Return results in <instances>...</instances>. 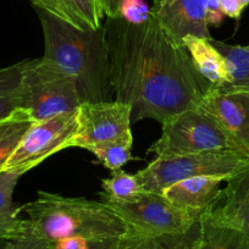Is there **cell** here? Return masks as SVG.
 <instances>
[{
  "mask_svg": "<svg viewBox=\"0 0 249 249\" xmlns=\"http://www.w3.org/2000/svg\"><path fill=\"white\" fill-rule=\"evenodd\" d=\"M105 26L115 100L130 105L132 121L166 124L197 107L212 88L186 48L171 39L152 15L141 25L116 18H107Z\"/></svg>",
  "mask_w": 249,
  "mask_h": 249,
  "instance_id": "1",
  "label": "cell"
},
{
  "mask_svg": "<svg viewBox=\"0 0 249 249\" xmlns=\"http://www.w3.org/2000/svg\"><path fill=\"white\" fill-rule=\"evenodd\" d=\"M36 10L44 35V57L72 78L81 103L111 102L107 26L78 30L42 9Z\"/></svg>",
  "mask_w": 249,
  "mask_h": 249,
  "instance_id": "2",
  "label": "cell"
},
{
  "mask_svg": "<svg viewBox=\"0 0 249 249\" xmlns=\"http://www.w3.org/2000/svg\"><path fill=\"white\" fill-rule=\"evenodd\" d=\"M21 210L28 231L49 242L69 238H126L140 234L107 203L38 192Z\"/></svg>",
  "mask_w": 249,
  "mask_h": 249,
  "instance_id": "3",
  "label": "cell"
},
{
  "mask_svg": "<svg viewBox=\"0 0 249 249\" xmlns=\"http://www.w3.org/2000/svg\"><path fill=\"white\" fill-rule=\"evenodd\" d=\"M157 157L203 154V153H248L210 114L200 107L184 110L162 124L161 136L149 148Z\"/></svg>",
  "mask_w": 249,
  "mask_h": 249,
  "instance_id": "4",
  "label": "cell"
},
{
  "mask_svg": "<svg viewBox=\"0 0 249 249\" xmlns=\"http://www.w3.org/2000/svg\"><path fill=\"white\" fill-rule=\"evenodd\" d=\"M82 104L75 82L50 60H25L20 88V107L35 122L76 111Z\"/></svg>",
  "mask_w": 249,
  "mask_h": 249,
  "instance_id": "5",
  "label": "cell"
},
{
  "mask_svg": "<svg viewBox=\"0 0 249 249\" xmlns=\"http://www.w3.org/2000/svg\"><path fill=\"white\" fill-rule=\"evenodd\" d=\"M248 162L249 157L236 153L157 157V159L136 175L143 191L162 195L169 186L191 177L221 176L229 178Z\"/></svg>",
  "mask_w": 249,
  "mask_h": 249,
  "instance_id": "6",
  "label": "cell"
},
{
  "mask_svg": "<svg viewBox=\"0 0 249 249\" xmlns=\"http://www.w3.org/2000/svg\"><path fill=\"white\" fill-rule=\"evenodd\" d=\"M100 198L136 232L144 236L182 233L202 216L181 209L161 193L143 191L138 197L127 202Z\"/></svg>",
  "mask_w": 249,
  "mask_h": 249,
  "instance_id": "7",
  "label": "cell"
},
{
  "mask_svg": "<svg viewBox=\"0 0 249 249\" xmlns=\"http://www.w3.org/2000/svg\"><path fill=\"white\" fill-rule=\"evenodd\" d=\"M77 127V110L44 121L33 122L4 170L30 171L55 153L70 148Z\"/></svg>",
  "mask_w": 249,
  "mask_h": 249,
  "instance_id": "8",
  "label": "cell"
},
{
  "mask_svg": "<svg viewBox=\"0 0 249 249\" xmlns=\"http://www.w3.org/2000/svg\"><path fill=\"white\" fill-rule=\"evenodd\" d=\"M77 121L71 147L86 149L100 143L132 138L131 107L116 100L82 103L77 109Z\"/></svg>",
  "mask_w": 249,
  "mask_h": 249,
  "instance_id": "9",
  "label": "cell"
},
{
  "mask_svg": "<svg viewBox=\"0 0 249 249\" xmlns=\"http://www.w3.org/2000/svg\"><path fill=\"white\" fill-rule=\"evenodd\" d=\"M198 107L212 115L249 154V89L212 86Z\"/></svg>",
  "mask_w": 249,
  "mask_h": 249,
  "instance_id": "10",
  "label": "cell"
},
{
  "mask_svg": "<svg viewBox=\"0 0 249 249\" xmlns=\"http://www.w3.org/2000/svg\"><path fill=\"white\" fill-rule=\"evenodd\" d=\"M207 3L208 0H154L150 15L178 44L188 36L210 39L205 20Z\"/></svg>",
  "mask_w": 249,
  "mask_h": 249,
  "instance_id": "11",
  "label": "cell"
},
{
  "mask_svg": "<svg viewBox=\"0 0 249 249\" xmlns=\"http://www.w3.org/2000/svg\"><path fill=\"white\" fill-rule=\"evenodd\" d=\"M220 197L204 212L214 221L239 230L249 237V162L226 179Z\"/></svg>",
  "mask_w": 249,
  "mask_h": 249,
  "instance_id": "12",
  "label": "cell"
},
{
  "mask_svg": "<svg viewBox=\"0 0 249 249\" xmlns=\"http://www.w3.org/2000/svg\"><path fill=\"white\" fill-rule=\"evenodd\" d=\"M226 179L221 176L191 177L169 186L162 195L181 209L202 215L220 197V184Z\"/></svg>",
  "mask_w": 249,
  "mask_h": 249,
  "instance_id": "13",
  "label": "cell"
},
{
  "mask_svg": "<svg viewBox=\"0 0 249 249\" xmlns=\"http://www.w3.org/2000/svg\"><path fill=\"white\" fill-rule=\"evenodd\" d=\"M36 9H42L78 30H97L102 26L103 14L97 0H31Z\"/></svg>",
  "mask_w": 249,
  "mask_h": 249,
  "instance_id": "14",
  "label": "cell"
},
{
  "mask_svg": "<svg viewBox=\"0 0 249 249\" xmlns=\"http://www.w3.org/2000/svg\"><path fill=\"white\" fill-rule=\"evenodd\" d=\"M25 170L11 169L0 171V238L15 239L28 231L26 219L18 216L21 208L16 207L13 196L15 187Z\"/></svg>",
  "mask_w": 249,
  "mask_h": 249,
  "instance_id": "15",
  "label": "cell"
},
{
  "mask_svg": "<svg viewBox=\"0 0 249 249\" xmlns=\"http://www.w3.org/2000/svg\"><path fill=\"white\" fill-rule=\"evenodd\" d=\"M182 44L190 54L196 70L213 86L222 87L229 83L226 62L210 39L188 36Z\"/></svg>",
  "mask_w": 249,
  "mask_h": 249,
  "instance_id": "16",
  "label": "cell"
},
{
  "mask_svg": "<svg viewBox=\"0 0 249 249\" xmlns=\"http://www.w3.org/2000/svg\"><path fill=\"white\" fill-rule=\"evenodd\" d=\"M202 237V221L198 219L191 229L182 233H166L158 236L133 234L128 237L133 249H199Z\"/></svg>",
  "mask_w": 249,
  "mask_h": 249,
  "instance_id": "17",
  "label": "cell"
},
{
  "mask_svg": "<svg viewBox=\"0 0 249 249\" xmlns=\"http://www.w3.org/2000/svg\"><path fill=\"white\" fill-rule=\"evenodd\" d=\"M200 221L199 249H249V237L239 230L214 221L205 213L200 216Z\"/></svg>",
  "mask_w": 249,
  "mask_h": 249,
  "instance_id": "18",
  "label": "cell"
},
{
  "mask_svg": "<svg viewBox=\"0 0 249 249\" xmlns=\"http://www.w3.org/2000/svg\"><path fill=\"white\" fill-rule=\"evenodd\" d=\"M33 122L27 110L22 107L16 109L10 116L0 121V171H3Z\"/></svg>",
  "mask_w": 249,
  "mask_h": 249,
  "instance_id": "19",
  "label": "cell"
},
{
  "mask_svg": "<svg viewBox=\"0 0 249 249\" xmlns=\"http://www.w3.org/2000/svg\"><path fill=\"white\" fill-rule=\"evenodd\" d=\"M212 44L220 52L226 62L229 83L222 88L249 89V45H231L210 38Z\"/></svg>",
  "mask_w": 249,
  "mask_h": 249,
  "instance_id": "20",
  "label": "cell"
},
{
  "mask_svg": "<svg viewBox=\"0 0 249 249\" xmlns=\"http://www.w3.org/2000/svg\"><path fill=\"white\" fill-rule=\"evenodd\" d=\"M23 62L0 68V121L20 107Z\"/></svg>",
  "mask_w": 249,
  "mask_h": 249,
  "instance_id": "21",
  "label": "cell"
},
{
  "mask_svg": "<svg viewBox=\"0 0 249 249\" xmlns=\"http://www.w3.org/2000/svg\"><path fill=\"white\" fill-rule=\"evenodd\" d=\"M103 190L100 197L116 202H127L135 199L143 192L137 175H131L122 170L112 171V175L107 179H103Z\"/></svg>",
  "mask_w": 249,
  "mask_h": 249,
  "instance_id": "22",
  "label": "cell"
},
{
  "mask_svg": "<svg viewBox=\"0 0 249 249\" xmlns=\"http://www.w3.org/2000/svg\"><path fill=\"white\" fill-rule=\"evenodd\" d=\"M132 143L133 138H124V140L90 145L86 149L95 155V158L105 167L111 171H116L132 160Z\"/></svg>",
  "mask_w": 249,
  "mask_h": 249,
  "instance_id": "23",
  "label": "cell"
},
{
  "mask_svg": "<svg viewBox=\"0 0 249 249\" xmlns=\"http://www.w3.org/2000/svg\"><path fill=\"white\" fill-rule=\"evenodd\" d=\"M126 238L61 239V241L52 242V248L50 249H121Z\"/></svg>",
  "mask_w": 249,
  "mask_h": 249,
  "instance_id": "24",
  "label": "cell"
},
{
  "mask_svg": "<svg viewBox=\"0 0 249 249\" xmlns=\"http://www.w3.org/2000/svg\"><path fill=\"white\" fill-rule=\"evenodd\" d=\"M119 18L132 25H141L150 18V9L144 0H124Z\"/></svg>",
  "mask_w": 249,
  "mask_h": 249,
  "instance_id": "25",
  "label": "cell"
},
{
  "mask_svg": "<svg viewBox=\"0 0 249 249\" xmlns=\"http://www.w3.org/2000/svg\"><path fill=\"white\" fill-rule=\"evenodd\" d=\"M52 248V242L47 239L39 238L31 233L30 231L26 232L22 237L10 239L6 249H50Z\"/></svg>",
  "mask_w": 249,
  "mask_h": 249,
  "instance_id": "26",
  "label": "cell"
},
{
  "mask_svg": "<svg viewBox=\"0 0 249 249\" xmlns=\"http://www.w3.org/2000/svg\"><path fill=\"white\" fill-rule=\"evenodd\" d=\"M225 18V14L222 13L220 0H208L207 11H205V20L208 26L213 25L215 27L221 25Z\"/></svg>",
  "mask_w": 249,
  "mask_h": 249,
  "instance_id": "27",
  "label": "cell"
},
{
  "mask_svg": "<svg viewBox=\"0 0 249 249\" xmlns=\"http://www.w3.org/2000/svg\"><path fill=\"white\" fill-rule=\"evenodd\" d=\"M124 0H97L103 16L107 18H116L120 15V8Z\"/></svg>",
  "mask_w": 249,
  "mask_h": 249,
  "instance_id": "28",
  "label": "cell"
},
{
  "mask_svg": "<svg viewBox=\"0 0 249 249\" xmlns=\"http://www.w3.org/2000/svg\"><path fill=\"white\" fill-rule=\"evenodd\" d=\"M220 5H221L222 13L225 14V16L236 18V20L241 18L244 10V6L242 5L239 0H220Z\"/></svg>",
  "mask_w": 249,
  "mask_h": 249,
  "instance_id": "29",
  "label": "cell"
},
{
  "mask_svg": "<svg viewBox=\"0 0 249 249\" xmlns=\"http://www.w3.org/2000/svg\"><path fill=\"white\" fill-rule=\"evenodd\" d=\"M8 244H9V239L0 238V249H6L8 248Z\"/></svg>",
  "mask_w": 249,
  "mask_h": 249,
  "instance_id": "30",
  "label": "cell"
},
{
  "mask_svg": "<svg viewBox=\"0 0 249 249\" xmlns=\"http://www.w3.org/2000/svg\"><path fill=\"white\" fill-rule=\"evenodd\" d=\"M121 249H133L132 246H131L130 239H128V237L126 239H124V246L121 247Z\"/></svg>",
  "mask_w": 249,
  "mask_h": 249,
  "instance_id": "31",
  "label": "cell"
},
{
  "mask_svg": "<svg viewBox=\"0 0 249 249\" xmlns=\"http://www.w3.org/2000/svg\"><path fill=\"white\" fill-rule=\"evenodd\" d=\"M239 1H241L242 5H243L244 8H247V6L249 5V0H239Z\"/></svg>",
  "mask_w": 249,
  "mask_h": 249,
  "instance_id": "32",
  "label": "cell"
}]
</instances>
